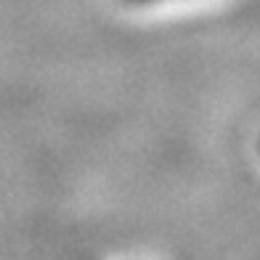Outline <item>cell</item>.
<instances>
[{
    "mask_svg": "<svg viewBox=\"0 0 260 260\" xmlns=\"http://www.w3.org/2000/svg\"><path fill=\"white\" fill-rule=\"evenodd\" d=\"M133 3H151V0H133Z\"/></svg>",
    "mask_w": 260,
    "mask_h": 260,
    "instance_id": "6da1fadb",
    "label": "cell"
}]
</instances>
